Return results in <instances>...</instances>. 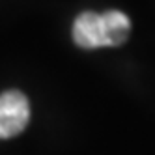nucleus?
Returning a JSON list of instances; mask_svg holds the SVG:
<instances>
[{"label":"nucleus","instance_id":"f257e3e1","mask_svg":"<svg viewBox=\"0 0 155 155\" xmlns=\"http://www.w3.org/2000/svg\"><path fill=\"white\" fill-rule=\"evenodd\" d=\"M71 34L81 49L118 47L131 34V21L118 9H108L105 13L84 12L75 19Z\"/></svg>","mask_w":155,"mask_h":155},{"label":"nucleus","instance_id":"f03ea898","mask_svg":"<svg viewBox=\"0 0 155 155\" xmlns=\"http://www.w3.org/2000/svg\"><path fill=\"white\" fill-rule=\"evenodd\" d=\"M30 121V103L23 92L8 90L0 94V140L23 133Z\"/></svg>","mask_w":155,"mask_h":155}]
</instances>
